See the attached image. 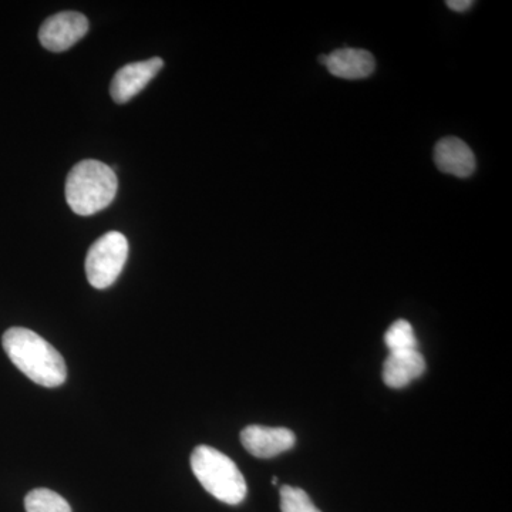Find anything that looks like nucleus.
I'll return each instance as SVG.
<instances>
[{"label": "nucleus", "mask_w": 512, "mask_h": 512, "mask_svg": "<svg viewBox=\"0 0 512 512\" xmlns=\"http://www.w3.org/2000/svg\"><path fill=\"white\" fill-rule=\"evenodd\" d=\"M384 343H386L390 352L417 349V339L414 335L413 326L407 320H396L384 335Z\"/></svg>", "instance_id": "obj_12"}, {"label": "nucleus", "mask_w": 512, "mask_h": 512, "mask_svg": "<svg viewBox=\"0 0 512 512\" xmlns=\"http://www.w3.org/2000/svg\"><path fill=\"white\" fill-rule=\"evenodd\" d=\"M89 20L82 13L62 12L50 16L40 28L39 39L50 52H64L86 36Z\"/></svg>", "instance_id": "obj_5"}, {"label": "nucleus", "mask_w": 512, "mask_h": 512, "mask_svg": "<svg viewBox=\"0 0 512 512\" xmlns=\"http://www.w3.org/2000/svg\"><path fill=\"white\" fill-rule=\"evenodd\" d=\"M163 67L164 62L160 57L121 67L119 72L114 74L113 82H111V97L116 103H127L141 90L146 89L147 84L157 76Z\"/></svg>", "instance_id": "obj_6"}, {"label": "nucleus", "mask_w": 512, "mask_h": 512, "mask_svg": "<svg viewBox=\"0 0 512 512\" xmlns=\"http://www.w3.org/2000/svg\"><path fill=\"white\" fill-rule=\"evenodd\" d=\"M117 188L119 180L113 168L100 161L84 160L67 175V204L77 215L89 217L109 207Z\"/></svg>", "instance_id": "obj_2"}, {"label": "nucleus", "mask_w": 512, "mask_h": 512, "mask_svg": "<svg viewBox=\"0 0 512 512\" xmlns=\"http://www.w3.org/2000/svg\"><path fill=\"white\" fill-rule=\"evenodd\" d=\"M26 512H72V507L55 491L36 488L25 498Z\"/></svg>", "instance_id": "obj_11"}, {"label": "nucleus", "mask_w": 512, "mask_h": 512, "mask_svg": "<svg viewBox=\"0 0 512 512\" xmlns=\"http://www.w3.org/2000/svg\"><path fill=\"white\" fill-rule=\"evenodd\" d=\"M191 468L202 487L228 505H238L247 497V481L237 464L221 451L198 446L191 454Z\"/></svg>", "instance_id": "obj_3"}, {"label": "nucleus", "mask_w": 512, "mask_h": 512, "mask_svg": "<svg viewBox=\"0 0 512 512\" xmlns=\"http://www.w3.org/2000/svg\"><path fill=\"white\" fill-rule=\"evenodd\" d=\"M3 349L23 375L45 387L62 386L67 367L63 356L33 330L12 328L3 335Z\"/></svg>", "instance_id": "obj_1"}, {"label": "nucleus", "mask_w": 512, "mask_h": 512, "mask_svg": "<svg viewBox=\"0 0 512 512\" xmlns=\"http://www.w3.org/2000/svg\"><path fill=\"white\" fill-rule=\"evenodd\" d=\"M426 372V360L419 349L390 352L383 365V380L392 389H403Z\"/></svg>", "instance_id": "obj_9"}, {"label": "nucleus", "mask_w": 512, "mask_h": 512, "mask_svg": "<svg viewBox=\"0 0 512 512\" xmlns=\"http://www.w3.org/2000/svg\"><path fill=\"white\" fill-rule=\"evenodd\" d=\"M281 511L320 512L306 491H303L302 488L291 487V485H284L281 488Z\"/></svg>", "instance_id": "obj_13"}, {"label": "nucleus", "mask_w": 512, "mask_h": 512, "mask_svg": "<svg viewBox=\"0 0 512 512\" xmlns=\"http://www.w3.org/2000/svg\"><path fill=\"white\" fill-rule=\"evenodd\" d=\"M325 66L329 73L339 79H366L375 72L376 60L372 53L365 49H339L326 56Z\"/></svg>", "instance_id": "obj_10"}, {"label": "nucleus", "mask_w": 512, "mask_h": 512, "mask_svg": "<svg viewBox=\"0 0 512 512\" xmlns=\"http://www.w3.org/2000/svg\"><path fill=\"white\" fill-rule=\"evenodd\" d=\"M434 161L441 173L467 178L476 171V156L473 150L457 137H446L434 148Z\"/></svg>", "instance_id": "obj_8"}, {"label": "nucleus", "mask_w": 512, "mask_h": 512, "mask_svg": "<svg viewBox=\"0 0 512 512\" xmlns=\"http://www.w3.org/2000/svg\"><path fill=\"white\" fill-rule=\"evenodd\" d=\"M296 437L285 427L248 426L241 431V443L249 454L274 458L295 446Z\"/></svg>", "instance_id": "obj_7"}, {"label": "nucleus", "mask_w": 512, "mask_h": 512, "mask_svg": "<svg viewBox=\"0 0 512 512\" xmlns=\"http://www.w3.org/2000/svg\"><path fill=\"white\" fill-rule=\"evenodd\" d=\"M473 5L474 2H471V0H451V2H447L448 8L458 13L466 12Z\"/></svg>", "instance_id": "obj_14"}, {"label": "nucleus", "mask_w": 512, "mask_h": 512, "mask_svg": "<svg viewBox=\"0 0 512 512\" xmlns=\"http://www.w3.org/2000/svg\"><path fill=\"white\" fill-rule=\"evenodd\" d=\"M128 258V241L121 232L111 231L97 239L86 258L90 285L106 289L119 278Z\"/></svg>", "instance_id": "obj_4"}]
</instances>
